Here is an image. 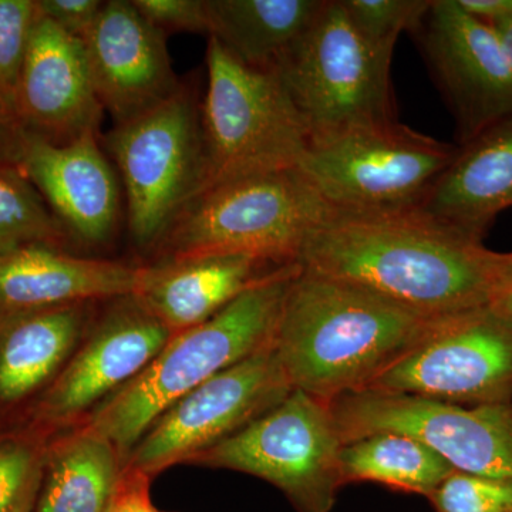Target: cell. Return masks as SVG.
Segmentation results:
<instances>
[{
	"mask_svg": "<svg viewBox=\"0 0 512 512\" xmlns=\"http://www.w3.org/2000/svg\"><path fill=\"white\" fill-rule=\"evenodd\" d=\"M53 437L30 424L0 434V512H35Z\"/></svg>",
	"mask_w": 512,
	"mask_h": 512,
	"instance_id": "obj_26",
	"label": "cell"
},
{
	"mask_svg": "<svg viewBox=\"0 0 512 512\" xmlns=\"http://www.w3.org/2000/svg\"><path fill=\"white\" fill-rule=\"evenodd\" d=\"M13 119L8 107L5 106L0 99V161H2L3 148H5L6 137H8L10 127H12Z\"/></svg>",
	"mask_w": 512,
	"mask_h": 512,
	"instance_id": "obj_36",
	"label": "cell"
},
{
	"mask_svg": "<svg viewBox=\"0 0 512 512\" xmlns=\"http://www.w3.org/2000/svg\"><path fill=\"white\" fill-rule=\"evenodd\" d=\"M171 336L136 296L107 301L23 424L52 436L80 426L101 403L140 375Z\"/></svg>",
	"mask_w": 512,
	"mask_h": 512,
	"instance_id": "obj_13",
	"label": "cell"
},
{
	"mask_svg": "<svg viewBox=\"0 0 512 512\" xmlns=\"http://www.w3.org/2000/svg\"><path fill=\"white\" fill-rule=\"evenodd\" d=\"M326 0H205L208 36L239 62L274 69Z\"/></svg>",
	"mask_w": 512,
	"mask_h": 512,
	"instance_id": "obj_23",
	"label": "cell"
},
{
	"mask_svg": "<svg viewBox=\"0 0 512 512\" xmlns=\"http://www.w3.org/2000/svg\"><path fill=\"white\" fill-rule=\"evenodd\" d=\"M100 0H36L37 12L67 35L82 39L99 18Z\"/></svg>",
	"mask_w": 512,
	"mask_h": 512,
	"instance_id": "obj_31",
	"label": "cell"
},
{
	"mask_svg": "<svg viewBox=\"0 0 512 512\" xmlns=\"http://www.w3.org/2000/svg\"><path fill=\"white\" fill-rule=\"evenodd\" d=\"M103 116L82 40L37 12L13 119L36 136L69 143L87 134L99 136Z\"/></svg>",
	"mask_w": 512,
	"mask_h": 512,
	"instance_id": "obj_17",
	"label": "cell"
},
{
	"mask_svg": "<svg viewBox=\"0 0 512 512\" xmlns=\"http://www.w3.org/2000/svg\"><path fill=\"white\" fill-rule=\"evenodd\" d=\"M335 215L299 167L259 174L202 192L156 249L160 262L245 254L298 264L313 231Z\"/></svg>",
	"mask_w": 512,
	"mask_h": 512,
	"instance_id": "obj_4",
	"label": "cell"
},
{
	"mask_svg": "<svg viewBox=\"0 0 512 512\" xmlns=\"http://www.w3.org/2000/svg\"><path fill=\"white\" fill-rule=\"evenodd\" d=\"M124 460L106 437L74 427L53 437L35 512H107Z\"/></svg>",
	"mask_w": 512,
	"mask_h": 512,
	"instance_id": "obj_22",
	"label": "cell"
},
{
	"mask_svg": "<svg viewBox=\"0 0 512 512\" xmlns=\"http://www.w3.org/2000/svg\"><path fill=\"white\" fill-rule=\"evenodd\" d=\"M365 390L448 403H508L512 325L488 306L440 316L419 345Z\"/></svg>",
	"mask_w": 512,
	"mask_h": 512,
	"instance_id": "obj_12",
	"label": "cell"
},
{
	"mask_svg": "<svg viewBox=\"0 0 512 512\" xmlns=\"http://www.w3.org/2000/svg\"><path fill=\"white\" fill-rule=\"evenodd\" d=\"M427 498L436 512H512V478L454 471Z\"/></svg>",
	"mask_w": 512,
	"mask_h": 512,
	"instance_id": "obj_29",
	"label": "cell"
},
{
	"mask_svg": "<svg viewBox=\"0 0 512 512\" xmlns=\"http://www.w3.org/2000/svg\"><path fill=\"white\" fill-rule=\"evenodd\" d=\"M207 77V93L200 104L202 192L299 167L311 137L275 69L239 62L210 37Z\"/></svg>",
	"mask_w": 512,
	"mask_h": 512,
	"instance_id": "obj_5",
	"label": "cell"
},
{
	"mask_svg": "<svg viewBox=\"0 0 512 512\" xmlns=\"http://www.w3.org/2000/svg\"><path fill=\"white\" fill-rule=\"evenodd\" d=\"M414 37L456 121L457 146L512 117V69L493 25L431 0Z\"/></svg>",
	"mask_w": 512,
	"mask_h": 512,
	"instance_id": "obj_14",
	"label": "cell"
},
{
	"mask_svg": "<svg viewBox=\"0 0 512 512\" xmlns=\"http://www.w3.org/2000/svg\"><path fill=\"white\" fill-rule=\"evenodd\" d=\"M272 346L185 394L146 431L126 468L153 480L244 429L292 392Z\"/></svg>",
	"mask_w": 512,
	"mask_h": 512,
	"instance_id": "obj_11",
	"label": "cell"
},
{
	"mask_svg": "<svg viewBox=\"0 0 512 512\" xmlns=\"http://www.w3.org/2000/svg\"><path fill=\"white\" fill-rule=\"evenodd\" d=\"M69 237L23 171L0 161V254L35 244L62 247Z\"/></svg>",
	"mask_w": 512,
	"mask_h": 512,
	"instance_id": "obj_25",
	"label": "cell"
},
{
	"mask_svg": "<svg viewBox=\"0 0 512 512\" xmlns=\"http://www.w3.org/2000/svg\"><path fill=\"white\" fill-rule=\"evenodd\" d=\"M116 164L136 247L156 249L204 188L200 104L181 89L163 103L116 124L104 138Z\"/></svg>",
	"mask_w": 512,
	"mask_h": 512,
	"instance_id": "obj_8",
	"label": "cell"
},
{
	"mask_svg": "<svg viewBox=\"0 0 512 512\" xmlns=\"http://www.w3.org/2000/svg\"><path fill=\"white\" fill-rule=\"evenodd\" d=\"M2 161L23 171L70 237L87 245L113 237L121 217L120 180L97 134L55 143L13 121Z\"/></svg>",
	"mask_w": 512,
	"mask_h": 512,
	"instance_id": "obj_15",
	"label": "cell"
},
{
	"mask_svg": "<svg viewBox=\"0 0 512 512\" xmlns=\"http://www.w3.org/2000/svg\"><path fill=\"white\" fill-rule=\"evenodd\" d=\"M138 12L157 29L168 32L208 33L205 0H131Z\"/></svg>",
	"mask_w": 512,
	"mask_h": 512,
	"instance_id": "obj_30",
	"label": "cell"
},
{
	"mask_svg": "<svg viewBox=\"0 0 512 512\" xmlns=\"http://www.w3.org/2000/svg\"><path fill=\"white\" fill-rule=\"evenodd\" d=\"M301 265L272 269L207 322L171 336L146 369L100 404L83 426L127 458L175 402L274 342L286 291Z\"/></svg>",
	"mask_w": 512,
	"mask_h": 512,
	"instance_id": "obj_3",
	"label": "cell"
},
{
	"mask_svg": "<svg viewBox=\"0 0 512 512\" xmlns=\"http://www.w3.org/2000/svg\"><path fill=\"white\" fill-rule=\"evenodd\" d=\"M457 151L396 120L311 141L299 170L336 214H394L420 210Z\"/></svg>",
	"mask_w": 512,
	"mask_h": 512,
	"instance_id": "obj_7",
	"label": "cell"
},
{
	"mask_svg": "<svg viewBox=\"0 0 512 512\" xmlns=\"http://www.w3.org/2000/svg\"><path fill=\"white\" fill-rule=\"evenodd\" d=\"M141 276L143 266L28 245L0 254V311L107 302L134 295Z\"/></svg>",
	"mask_w": 512,
	"mask_h": 512,
	"instance_id": "obj_19",
	"label": "cell"
},
{
	"mask_svg": "<svg viewBox=\"0 0 512 512\" xmlns=\"http://www.w3.org/2000/svg\"><path fill=\"white\" fill-rule=\"evenodd\" d=\"M256 256L218 254L143 266L134 296L173 335L221 312L272 271ZM275 269V268H274Z\"/></svg>",
	"mask_w": 512,
	"mask_h": 512,
	"instance_id": "obj_20",
	"label": "cell"
},
{
	"mask_svg": "<svg viewBox=\"0 0 512 512\" xmlns=\"http://www.w3.org/2000/svg\"><path fill=\"white\" fill-rule=\"evenodd\" d=\"M96 306L0 311V434L25 423L79 348Z\"/></svg>",
	"mask_w": 512,
	"mask_h": 512,
	"instance_id": "obj_18",
	"label": "cell"
},
{
	"mask_svg": "<svg viewBox=\"0 0 512 512\" xmlns=\"http://www.w3.org/2000/svg\"><path fill=\"white\" fill-rule=\"evenodd\" d=\"M151 478L124 467L123 477L107 512H164L150 500Z\"/></svg>",
	"mask_w": 512,
	"mask_h": 512,
	"instance_id": "obj_32",
	"label": "cell"
},
{
	"mask_svg": "<svg viewBox=\"0 0 512 512\" xmlns=\"http://www.w3.org/2000/svg\"><path fill=\"white\" fill-rule=\"evenodd\" d=\"M454 468L423 443L397 433H377L340 451L342 485L376 483L400 493L429 497Z\"/></svg>",
	"mask_w": 512,
	"mask_h": 512,
	"instance_id": "obj_24",
	"label": "cell"
},
{
	"mask_svg": "<svg viewBox=\"0 0 512 512\" xmlns=\"http://www.w3.org/2000/svg\"><path fill=\"white\" fill-rule=\"evenodd\" d=\"M439 318L301 266L286 291L272 348L292 389L332 402L369 387Z\"/></svg>",
	"mask_w": 512,
	"mask_h": 512,
	"instance_id": "obj_2",
	"label": "cell"
},
{
	"mask_svg": "<svg viewBox=\"0 0 512 512\" xmlns=\"http://www.w3.org/2000/svg\"><path fill=\"white\" fill-rule=\"evenodd\" d=\"M488 308L512 325V271L495 291Z\"/></svg>",
	"mask_w": 512,
	"mask_h": 512,
	"instance_id": "obj_34",
	"label": "cell"
},
{
	"mask_svg": "<svg viewBox=\"0 0 512 512\" xmlns=\"http://www.w3.org/2000/svg\"><path fill=\"white\" fill-rule=\"evenodd\" d=\"M493 28L497 32L498 37H500L505 56H507L508 63H510L512 69V15L500 20V22L494 23Z\"/></svg>",
	"mask_w": 512,
	"mask_h": 512,
	"instance_id": "obj_35",
	"label": "cell"
},
{
	"mask_svg": "<svg viewBox=\"0 0 512 512\" xmlns=\"http://www.w3.org/2000/svg\"><path fill=\"white\" fill-rule=\"evenodd\" d=\"M329 406L343 444L377 433L404 434L460 473L512 478L510 403L464 407L412 394L360 390Z\"/></svg>",
	"mask_w": 512,
	"mask_h": 512,
	"instance_id": "obj_10",
	"label": "cell"
},
{
	"mask_svg": "<svg viewBox=\"0 0 512 512\" xmlns=\"http://www.w3.org/2000/svg\"><path fill=\"white\" fill-rule=\"evenodd\" d=\"M80 40L101 106L116 124L146 113L181 89L167 35L131 0L104 2Z\"/></svg>",
	"mask_w": 512,
	"mask_h": 512,
	"instance_id": "obj_16",
	"label": "cell"
},
{
	"mask_svg": "<svg viewBox=\"0 0 512 512\" xmlns=\"http://www.w3.org/2000/svg\"><path fill=\"white\" fill-rule=\"evenodd\" d=\"M36 19V0H0V99L12 116Z\"/></svg>",
	"mask_w": 512,
	"mask_h": 512,
	"instance_id": "obj_28",
	"label": "cell"
},
{
	"mask_svg": "<svg viewBox=\"0 0 512 512\" xmlns=\"http://www.w3.org/2000/svg\"><path fill=\"white\" fill-rule=\"evenodd\" d=\"M512 207V117L458 146L420 210L481 239Z\"/></svg>",
	"mask_w": 512,
	"mask_h": 512,
	"instance_id": "obj_21",
	"label": "cell"
},
{
	"mask_svg": "<svg viewBox=\"0 0 512 512\" xmlns=\"http://www.w3.org/2000/svg\"><path fill=\"white\" fill-rule=\"evenodd\" d=\"M353 26L370 42L393 50L403 32L413 33L431 0H340Z\"/></svg>",
	"mask_w": 512,
	"mask_h": 512,
	"instance_id": "obj_27",
	"label": "cell"
},
{
	"mask_svg": "<svg viewBox=\"0 0 512 512\" xmlns=\"http://www.w3.org/2000/svg\"><path fill=\"white\" fill-rule=\"evenodd\" d=\"M392 57L393 50L376 46L353 26L340 0H326L274 69L313 141L397 120Z\"/></svg>",
	"mask_w": 512,
	"mask_h": 512,
	"instance_id": "obj_6",
	"label": "cell"
},
{
	"mask_svg": "<svg viewBox=\"0 0 512 512\" xmlns=\"http://www.w3.org/2000/svg\"><path fill=\"white\" fill-rule=\"evenodd\" d=\"M342 447L329 402L293 389L274 409L188 464L268 481L296 512H330L343 487Z\"/></svg>",
	"mask_w": 512,
	"mask_h": 512,
	"instance_id": "obj_9",
	"label": "cell"
},
{
	"mask_svg": "<svg viewBox=\"0 0 512 512\" xmlns=\"http://www.w3.org/2000/svg\"><path fill=\"white\" fill-rule=\"evenodd\" d=\"M298 264L436 318L488 306L512 271V254L412 210L336 214L313 231Z\"/></svg>",
	"mask_w": 512,
	"mask_h": 512,
	"instance_id": "obj_1",
	"label": "cell"
},
{
	"mask_svg": "<svg viewBox=\"0 0 512 512\" xmlns=\"http://www.w3.org/2000/svg\"><path fill=\"white\" fill-rule=\"evenodd\" d=\"M457 3L467 15L488 25L512 15V0H457Z\"/></svg>",
	"mask_w": 512,
	"mask_h": 512,
	"instance_id": "obj_33",
	"label": "cell"
}]
</instances>
